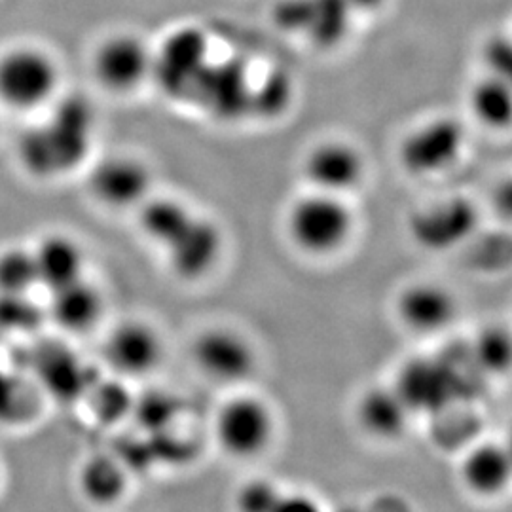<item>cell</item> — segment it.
Returning a JSON list of instances; mask_svg holds the SVG:
<instances>
[{"instance_id": "obj_1", "label": "cell", "mask_w": 512, "mask_h": 512, "mask_svg": "<svg viewBox=\"0 0 512 512\" xmlns=\"http://www.w3.org/2000/svg\"><path fill=\"white\" fill-rule=\"evenodd\" d=\"M93 126L95 114L84 97H55L50 116L21 135V165L38 179L71 173L90 152Z\"/></svg>"}, {"instance_id": "obj_2", "label": "cell", "mask_w": 512, "mask_h": 512, "mask_svg": "<svg viewBox=\"0 0 512 512\" xmlns=\"http://www.w3.org/2000/svg\"><path fill=\"white\" fill-rule=\"evenodd\" d=\"M355 230V215L344 196L311 190L287 213V232L294 245L311 256H330L346 247Z\"/></svg>"}, {"instance_id": "obj_3", "label": "cell", "mask_w": 512, "mask_h": 512, "mask_svg": "<svg viewBox=\"0 0 512 512\" xmlns=\"http://www.w3.org/2000/svg\"><path fill=\"white\" fill-rule=\"evenodd\" d=\"M61 69L54 55L35 44L14 46L0 54V105L31 112L54 103Z\"/></svg>"}, {"instance_id": "obj_4", "label": "cell", "mask_w": 512, "mask_h": 512, "mask_svg": "<svg viewBox=\"0 0 512 512\" xmlns=\"http://www.w3.org/2000/svg\"><path fill=\"white\" fill-rule=\"evenodd\" d=\"M209 63V38L196 25L173 29L154 48L152 80L160 84L167 95L186 99L194 95L203 69Z\"/></svg>"}, {"instance_id": "obj_5", "label": "cell", "mask_w": 512, "mask_h": 512, "mask_svg": "<svg viewBox=\"0 0 512 512\" xmlns=\"http://www.w3.org/2000/svg\"><path fill=\"white\" fill-rule=\"evenodd\" d=\"M154 48L137 33L120 31L103 38L92 55V73L105 92L128 95L152 78Z\"/></svg>"}, {"instance_id": "obj_6", "label": "cell", "mask_w": 512, "mask_h": 512, "mask_svg": "<svg viewBox=\"0 0 512 512\" xmlns=\"http://www.w3.org/2000/svg\"><path fill=\"white\" fill-rule=\"evenodd\" d=\"M213 427L215 439L228 456L256 458L274 439V412L260 397L236 395L220 406Z\"/></svg>"}, {"instance_id": "obj_7", "label": "cell", "mask_w": 512, "mask_h": 512, "mask_svg": "<svg viewBox=\"0 0 512 512\" xmlns=\"http://www.w3.org/2000/svg\"><path fill=\"white\" fill-rule=\"evenodd\" d=\"M467 133L454 116H437L404 137L401 165L416 177L437 175L456 164L463 154Z\"/></svg>"}, {"instance_id": "obj_8", "label": "cell", "mask_w": 512, "mask_h": 512, "mask_svg": "<svg viewBox=\"0 0 512 512\" xmlns=\"http://www.w3.org/2000/svg\"><path fill=\"white\" fill-rule=\"evenodd\" d=\"M194 365L205 378L219 384H239L256 366L253 344L236 330L207 329L192 346Z\"/></svg>"}, {"instance_id": "obj_9", "label": "cell", "mask_w": 512, "mask_h": 512, "mask_svg": "<svg viewBox=\"0 0 512 512\" xmlns=\"http://www.w3.org/2000/svg\"><path fill=\"white\" fill-rule=\"evenodd\" d=\"M478 224L475 205L465 198H450L418 211L410 220L416 243L429 251H448L471 238Z\"/></svg>"}, {"instance_id": "obj_10", "label": "cell", "mask_w": 512, "mask_h": 512, "mask_svg": "<svg viewBox=\"0 0 512 512\" xmlns=\"http://www.w3.org/2000/svg\"><path fill=\"white\" fill-rule=\"evenodd\" d=\"M164 357L160 332L145 321H124L110 330L105 359L124 378H143L154 372Z\"/></svg>"}, {"instance_id": "obj_11", "label": "cell", "mask_w": 512, "mask_h": 512, "mask_svg": "<svg viewBox=\"0 0 512 512\" xmlns=\"http://www.w3.org/2000/svg\"><path fill=\"white\" fill-rule=\"evenodd\" d=\"M311 190L346 196L365 177L361 152L344 141H325L311 148L302 165Z\"/></svg>"}, {"instance_id": "obj_12", "label": "cell", "mask_w": 512, "mask_h": 512, "mask_svg": "<svg viewBox=\"0 0 512 512\" xmlns=\"http://www.w3.org/2000/svg\"><path fill=\"white\" fill-rule=\"evenodd\" d=\"M152 177L147 164L133 156H110L93 167L90 190L97 202L112 209H128L147 200Z\"/></svg>"}, {"instance_id": "obj_13", "label": "cell", "mask_w": 512, "mask_h": 512, "mask_svg": "<svg viewBox=\"0 0 512 512\" xmlns=\"http://www.w3.org/2000/svg\"><path fill=\"white\" fill-rule=\"evenodd\" d=\"M164 249L175 274L184 281H198L219 264L222 234L213 220L194 215L183 232Z\"/></svg>"}, {"instance_id": "obj_14", "label": "cell", "mask_w": 512, "mask_h": 512, "mask_svg": "<svg viewBox=\"0 0 512 512\" xmlns=\"http://www.w3.org/2000/svg\"><path fill=\"white\" fill-rule=\"evenodd\" d=\"M458 370L450 361L418 359L406 365L399 384L406 406L412 410H439L459 395Z\"/></svg>"}, {"instance_id": "obj_15", "label": "cell", "mask_w": 512, "mask_h": 512, "mask_svg": "<svg viewBox=\"0 0 512 512\" xmlns=\"http://www.w3.org/2000/svg\"><path fill=\"white\" fill-rule=\"evenodd\" d=\"M192 97H202L205 105L222 118H238L251 109L253 88L239 59L219 65L207 63Z\"/></svg>"}, {"instance_id": "obj_16", "label": "cell", "mask_w": 512, "mask_h": 512, "mask_svg": "<svg viewBox=\"0 0 512 512\" xmlns=\"http://www.w3.org/2000/svg\"><path fill=\"white\" fill-rule=\"evenodd\" d=\"M397 313L408 329L435 334L456 319L458 304L448 289L435 283H416L399 296Z\"/></svg>"}, {"instance_id": "obj_17", "label": "cell", "mask_w": 512, "mask_h": 512, "mask_svg": "<svg viewBox=\"0 0 512 512\" xmlns=\"http://www.w3.org/2000/svg\"><path fill=\"white\" fill-rule=\"evenodd\" d=\"M38 285L54 293L84 277L86 258L78 241L65 234H50L33 249Z\"/></svg>"}, {"instance_id": "obj_18", "label": "cell", "mask_w": 512, "mask_h": 512, "mask_svg": "<svg viewBox=\"0 0 512 512\" xmlns=\"http://www.w3.org/2000/svg\"><path fill=\"white\" fill-rule=\"evenodd\" d=\"M50 300V317L55 325L71 334H86L99 323L105 310V300L99 289L86 277L57 289Z\"/></svg>"}, {"instance_id": "obj_19", "label": "cell", "mask_w": 512, "mask_h": 512, "mask_svg": "<svg viewBox=\"0 0 512 512\" xmlns=\"http://www.w3.org/2000/svg\"><path fill=\"white\" fill-rule=\"evenodd\" d=\"M465 486L478 495L501 494L512 480V458L505 444L482 442L471 448L461 463Z\"/></svg>"}, {"instance_id": "obj_20", "label": "cell", "mask_w": 512, "mask_h": 512, "mask_svg": "<svg viewBox=\"0 0 512 512\" xmlns=\"http://www.w3.org/2000/svg\"><path fill=\"white\" fill-rule=\"evenodd\" d=\"M410 408L397 387H372L361 397L357 420L368 435L376 439L401 437L408 423Z\"/></svg>"}, {"instance_id": "obj_21", "label": "cell", "mask_w": 512, "mask_h": 512, "mask_svg": "<svg viewBox=\"0 0 512 512\" xmlns=\"http://www.w3.org/2000/svg\"><path fill=\"white\" fill-rule=\"evenodd\" d=\"M78 488L84 499L93 505L109 507L128 492V475L116 459L97 454L82 463L78 471Z\"/></svg>"}, {"instance_id": "obj_22", "label": "cell", "mask_w": 512, "mask_h": 512, "mask_svg": "<svg viewBox=\"0 0 512 512\" xmlns=\"http://www.w3.org/2000/svg\"><path fill=\"white\" fill-rule=\"evenodd\" d=\"M469 110L484 128H512V86L495 74H484L469 90Z\"/></svg>"}, {"instance_id": "obj_23", "label": "cell", "mask_w": 512, "mask_h": 512, "mask_svg": "<svg viewBox=\"0 0 512 512\" xmlns=\"http://www.w3.org/2000/svg\"><path fill=\"white\" fill-rule=\"evenodd\" d=\"M353 14L348 0H308L304 37L319 50L338 48L348 38Z\"/></svg>"}, {"instance_id": "obj_24", "label": "cell", "mask_w": 512, "mask_h": 512, "mask_svg": "<svg viewBox=\"0 0 512 512\" xmlns=\"http://www.w3.org/2000/svg\"><path fill=\"white\" fill-rule=\"evenodd\" d=\"M192 217L194 213L183 202L173 198H156L141 203L139 224L150 241L165 247L183 232Z\"/></svg>"}, {"instance_id": "obj_25", "label": "cell", "mask_w": 512, "mask_h": 512, "mask_svg": "<svg viewBox=\"0 0 512 512\" xmlns=\"http://www.w3.org/2000/svg\"><path fill=\"white\" fill-rule=\"evenodd\" d=\"M469 351L480 374L501 376L512 368V332L499 325L480 330Z\"/></svg>"}, {"instance_id": "obj_26", "label": "cell", "mask_w": 512, "mask_h": 512, "mask_svg": "<svg viewBox=\"0 0 512 512\" xmlns=\"http://www.w3.org/2000/svg\"><path fill=\"white\" fill-rule=\"evenodd\" d=\"M38 285L37 264L31 249L0 251V294H29Z\"/></svg>"}, {"instance_id": "obj_27", "label": "cell", "mask_w": 512, "mask_h": 512, "mask_svg": "<svg viewBox=\"0 0 512 512\" xmlns=\"http://www.w3.org/2000/svg\"><path fill=\"white\" fill-rule=\"evenodd\" d=\"M293 101V84L287 74L272 73L260 86L258 92H253L251 109L260 112L262 116H279L289 109Z\"/></svg>"}, {"instance_id": "obj_28", "label": "cell", "mask_w": 512, "mask_h": 512, "mask_svg": "<svg viewBox=\"0 0 512 512\" xmlns=\"http://www.w3.org/2000/svg\"><path fill=\"white\" fill-rule=\"evenodd\" d=\"M285 497L266 480H251L247 482L236 497L239 511L268 512L279 511Z\"/></svg>"}, {"instance_id": "obj_29", "label": "cell", "mask_w": 512, "mask_h": 512, "mask_svg": "<svg viewBox=\"0 0 512 512\" xmlns=\"http://www.w3.org/2000/svg\"><path fill=\"white\" fill-rule=\"evenodd\" d=\"M27 393L16 376L0 368V423H14L27 416Z\"/></svg>"}, {"instance_id": "obj_30", "label": "cell", "mask_w": 512, "mask_h": 512, "mask_svg": "<svg viewBox=\"0 0 512 512\" xmlns=\"http://www.w3.org/2000/svg\"><path fill=\"white\" fill-rule=\"evenodd\" d=\"M35 321H38V311L27 300V294H0V327L31 329Z\"/></svg>"}, {"instance_id": "obj_31", "label": "cell", "mask_w": 512, "mask_h": 512, "mask_svg": "<svg viewBox=\"0 0 512 512\" xmlns=\"http://www.w3.org/2000/svg\"><path fill=\"white\" fill-rule=\"evenodd\" d=\"M482 57L488 67V73L495 74L503 82L512 86V37L509 35H494L488 38Z\"/></svg>"}, {"instance_id": "obj_32", "label": "cell", "mask_w": 512, "mask_h": 512, "mask_svg": "<svg viewBox=\"0 0 512 512\" xmlns=\"http://www.w3.org/2000/svg\"><path fill=\"white\" fill-rule=\"evenodd\" d=\"M495 209L501 217L512 220V177L497 188L494 196Z\"/></svg>"}, {"instance_id": "obj_33", "label": "cell", "mask_w": 512, "mask_h": 512, "mask_svg": "<svg viewBox=\"0 0 512 512\" xmlns=\"http://www.w3.org/2000/svg\"><path fill=\"white\" fill-rule=\"evenodd\" d=\"M348 2L355 14H366V12H376L378 8H382L385 0H348Z\"/></svg>"}, {"instance_id": "obj_34", "label": "cell", "mask_w": 512, "mask_h": 512, "mask_svg": "<svg viewBox=\"0 0 512 512\" xmlns=\"http://www.w3.org/2000/svg\"><path fill=\"white\" fill-rule=\"evenodd\" d=\"M505 446H507V450H509V454H511L512 458V427L511 433H509V439H507V442H505Z\"/></svg>"}]
</instances>
